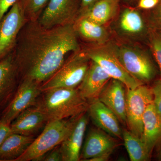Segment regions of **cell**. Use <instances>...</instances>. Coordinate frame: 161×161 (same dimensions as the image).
Segmentation results:
<instances>
[{
    "instance_id": "cell-15",
    "label": "cell",
    "mask_w": 161,
    "mask_h": 161,
    "mask_svg": "<svg viewBox=\"0 0 161 161\" xmlns=\"http://www.w3.org/2000/svg\"><path fill=\"white\" fill-rule=\"evenodd\" d=\"M86 112L78 116L69 134L60 145L63 161L80 160L83 139L88 122Z\"/></svg>"
},
{
    "instance_id": "cell-19",
    "label": "cell",
    "mask_w": 161,
    "mask_h": 161,
    "mask_svg": "<svg viewBox=\"0 0 161 161\" xmlns=\"http://www.w3.org/2000/svg\"><path fill=\"white\" fill-rule=\"evenodd\" d=\"M48 119L36 107H31L21 112L10 124L12 133L32 136L46 125Z\"/></svg>"
},
{
    "instance_id": "cell-8",
    "label": "cell",
    "mask_w": 161,
    "mask_h": 161,
    "mask_svg": "<svg viewBox=\"0 0 161 161\" xmlns=\"http://www.w3.org/2000/svg\"><path fill=\"white\" fill-rule=\"evenodd\" d=\"M153 102L152 88L146 84L126 92V117L128 130L142 138L143 119L147 107Z\"/></svg>"
},
{
    "instance_id": "cell-21",
    "label": "cell",
    "mask_w": 161,
    "mask_h": 161,
    "mask_svg": "<svg viewBox=\"0 0 161 161\" xmlns=\"http://www.w3.org/2000/svg\"><path fill=\"white\" fill-rule=\"evenodd\" d=\"M121 3L122 0H98L80 14L78 17L86 18L100 25L108 26L118 14Z\"/></svg>"
},
{
    "instance_id": "cell-25",
    "label": "cell",
    "mask_w": 161,
    "mask_h": 161,
    "mask_svg": "<svg viewBox=\"0 0 161 161\" xmlns=\"http://www.w3.org/2000/svg\"><path fill=\"white\" fill-rule=\"evenodd\" d=\"M148 46L158 67L161 80V32L150 30Z\"/></svg>"
},
{
    "instance_id": "cell-16",
    "label": "cell",
    "mask_w": 161,
    "mask_h": 161,
    "mask_svg": "<svg viewBox=\"0 0 161 161\" xmlns=\"http://www.w3.org/2000/svg\"><path fill=\"white\" fill-rule=\"evenodd\" d=\"M112 78L98 64L91 60L88 69L77 88L88 102L98 99L99 95Z\"/></svg>"
},
{
    "instance_id": "cell-9",
    "label": "cell",
    "mask_w": 161,
    "mask_h": 161,
    "mask_svg": "<svg viewBox=\"0 0 161 161\" xmlns=\"http://www.w3.org/2000/svg\"><path fill=\"white\" fill-rule=\"evenodd\" d=\"M81 0H49L37 21L46 28L73 24L80 13Z\"/></svg>"
},
{
    "instance_id": "cell-6",
    "label": "cell",
    "mask_w": 161,
    "mask_h": 161,
    "mask_svg": "<svg viewBox=\"0 0 161 161\" xmlns=\"http://www.w3.org/2000/svg\"><path fill=\"white\" fill-rule=\"evenodd\" d=\"M81 48L91 60L98 64L112 78L120 81L128 89H134L142 85L126 71L119 60L113 40L99 45L81 44Z\"/></svg>"
},
{
    "instance_id": "cell-17",
    "label": "cell",
    "mask_w": 161,
    "mask_h": 161,
    "mask_svg": "<svg viewBox=\"0 0 161 161\" xmlns=\"http://www.w3.org/2000/svg\"><path fill=\"white\" fill-rule=\"evenodd\" d=\"M73 26L79 40L85 45H102L112 40L108 26L100 25L86 18L78 17Z\"/></svg>"
},
{
    "instance_id": "cell-18",
    "label": "cell",
    "mask_w": 161,
    "mask_h": 161,
    "mask_svg": "<svg viewBox=\"0 0 161 161\" xmlns=\"http://www.w3.org/2000/svg\"><path fill=\"white\" fill-rule=\"evenodd\" d=\"M19 78L12 52L0 60V108L10 102L17 89Z\"/></svg>"
},
{
    "instance_id": "cell-24",
    "label": "cell",
    "mask_w": 161,
    "mask_h": 161,
    "mask_svg": "<svg viewBox=\"0 0 161 161\" xmlns=\"http://www.w3.org/2000/svg\"><path fill=\"white\" fill-rule=\"evenodd\" d=\"M26 19L36 21L49 0H19Z\"/></svg>"
},
{
    "instance_id": "cell-34",
    "label": "cell",
    "mask_w": 161,
    "mask_h": 161,
    "mask_svg": "<svg viewBox=\"0 0 161 161\" xmlns=\"http://www.w3.org/2000/svg\"><path fill=\"white\" fill-rule=\"evenodd\" d=\"M138 0H122V3L130 5V6H136Z\"/></svg>"
},
{
    "instance_id": "cell-29",
    "label": "cell",
    "mask_w": 161,
    "mask_h": 161,
    "mask_svg": "<svg viewBox=\"0 0 161 161\" xmlns=\"http://www.w3.org/2000/svg\"><path fill=\"white\" fill-rule=\"evenodd\" d=\"M12 133L10 124L0 120V147Z\"/></svg>"
},
{
    "instance_id": "cell-30",
    "label": "cell",
    "mask_w": 161,
    "mask_h": 161,
    "mask_svg": "<svg viewBox=\"0 0 161 161\" xmlns=\"http://www.w3.org/2000/svg\"><path fill=\"white\" fill-rule=\"evenodd\" d=\"M18 0H0V22Z\"/></svg>"
},
{
    "instance_id": "cell-27",
    "label": "cell",
    "mask_w": 161,
    "mask_h": 161,
    "mask_svg": "<svg viewBox=\"0 0 161 161\" xmlns=\"http://www.w3.org/2000/svg\"><path fill=\"white\" fill-rule=\"evenodd\" d=\"M153 94V103L157 112L161 116V80L159 78L153 81L151 87Z\"/></svg>"
},
{
    "instance_id": "cell-4",
    "label": "cell",
    "mask_w": 161,
    "mask_h": 161,
    "mask_svg": "<svg viewBox=\"0 0 161 161\" xmlns=\"http://www.w3.org/2000/svg\"><path fill=\"white\" fill-rule=\"evenodd\" d=\"M108 27L116 42L148 45L150 30L143 10L136 6L121 3L118 14Z\"/></svg>"
},
{
    "instance_id": "cell-3",
    "label": "cell",
    "mask_w": 161,
    "mask_h": 161,
    "mask_svg": "<svg viewBox=\"0 0 161 161\" xmlns=\"http://www.w3.org/2000/svg\"><path fill=\"white\" fill-rule=\"evenodd\" d=\"M113 41L119 60L132 77L146 85L156 80L159 72L149 47Z\"/></svg>"
},
{
    "instance_id": "cell-26",
    "label": "cell",
    "mask_w": 161,
    "mask_h": 161,
    "mask_svg": "<svg viewBox=\"0 0 161 161\" xmlns=\"http://www.w3.org/2000/svg\"><path fill=\"white\" fill-rule=\"evenodd\" d=\"M143 12L150 30L161 32V0L153 9Z\"/></svg>"
},
{
    "instance_id": "cell-11",
    "label": "cell",
    "mask_w": 161,
    "mask_h": 161,
    "mask_svg": "<svg viewBox=\"0 0 161 161\" xmlns=\"http://www.w3.org/2000/svg\"><path fill=\"white\" fill-rule=\"evenodd\" d=\"M40 86L33 80L23 79L13 97L3 111L0 120L10 124L21 112L34 106L42 93Z\"/></svg>"
},
{
    "instance_id": "cell-31",
    "label": "cell",
    "mask_w": 161,
    "mask_h": 161,
    "mask_svg": "<svg viewBox=\"0 0 161 161\" xmlns=\"http://www.w3.org/2000/svg\"><path fill=\"white\" fill-rule=\"evenodd\" d=\"M159 0H138L136 6L143 10H149L156 6Z\"/></svg>"
},
{
    "instance_id": "cell-28",
    "label": "cell",
    "mask_w": 161,
    "mask_h": 161,
    "mask_svg": "<svg viewBox=\"0 0 161 161\" xmlns=\"http://www.w3.org/2000/svg\"><path fill=\"white\" fill-rule=\"evenodd\" d=\"M50 152L47 153L46 156H43L41 158L42 160L46 161H62V157L60 152V145L55 147L50 150Z\"/></svg>"
},
{
    "instance_id": "cell-10",
    "label": "cell",
    "mask_w": 161,
    "mask_h": 161,
    "mask_svg": "<svg viewBox=\"0 0 161 161\" xmlns=\"http://www.w3.org/2000/svg\"><path fill=\"white\" fill-rule=\"evenodd\" d=\"M27 21L18 0L0 22V60L13 51L19 34Z\"/></svg>"
},
{
    "instance_id": "cell-23",
    "label": "cell",
    "mask_w": 161,
    "mask_h": 161,
    "mask_svg": "<svg viewBox=\"0 0 161 161\" xmlns=\"http://www.w3.org/2000/svg\"><path fill=\"white\" fill-rule=\"evenodd\" d=\"M122 140L130 161H147L150 159L151 155L140 137L130 130L123 129Z\"/></svg>"
},
{
    "instance_id": "cell-35",
    "label": "cell",
    "mask_w": 161,
    "mask_h": 161,
    "mask_svg": "<svg viewBox=\"0 0 161 161\" xmlns=\"http://www.w3.org/2000/svg\"><path fill=\"white\" fill-rule=\"evenodd\" d=\"M159 146V148L158 151L157 153V159L158 161H161V143L158 145Z\"/></svg>"
},
{
    "instance_id": "cell-32",
    "label": "cell",
    "mask_w": 161,
    "mask_h": 161,
    "mask_svg": "<svg viewBox=\"0 0 161 161\" xmlns=\"http://www.w3.org/2000/svg\"><path fill=\"white\" fill-rule=\"evenodd\" d=\"M98 1V0H81V5L79 15L89 9Z\"/></svg>"
},
{
    "instance_id": "cell-22",
    "label": "cell",
    "mask_w": 161,
    "mask_h": 161,
    "mask_svg": "<svg viewBox=\"0 0 161 161\" xmlns=\"http://www.w3.org/2000/svg\"><path fill=\"white\" fill-rule=\"evenodd\" d=\"M35 139L12 133L0 147V161H15L25 152Z\"/></svg>"
},
{
    "instance_id": "cell-7",
    "label": "cell",
    "mask_w": 161,
    "mask_h": 161,
    "mask_svg": "<svg viewBox=\"0 0 161 161\" xmlns=\"http://www.w3.org/2000/svg\"><path fill=\"white\" fill-rule=\"evenodd\" d=\"M91 60L82 48L72 53L60 69L44 83L40 85L41 92L58 88H77L83 80Z\"/></svg>"
},
{
    "instance_id": "cell-13",
    "label": "cell",
    "mask_w": 161,
    "mask_h": 161,
    "mask_svg": "<svg viewBox=\"0 0 161 161\" xmlns=\"http://www.w3.org/2000/svg\"><path fill=\"white\" fill-rule=\"evenodd\" d=\"M126 88L122 82L112 78L98 98L115 114L119 122L124 126H126Z\"/></svg>"
},
{
    "instance_id": "cell-14",
    "label": "cell",
    "mask_w": 161,
    "mask_h": 161,
    "mask_svg": "<svg viewBox=\"0 0 161 161\" xmlns=\"http://www.w3.org/2000/svg\"><path fill=\"white\" fill-rule=\"evenodd\" d=\"M119 145L118 139L99 128L92 129L87 135L80 158L83 161H88L105 153L114 151Z\"/></svg>"
},
{
    "instance_id": "cell-2",
    "label": "cell",
    "mask_w": 161,
    "mask_h": 161,
    "mask_svg": "<svg viewBox=\"0 0 161 161\" xmlns=\"http://www.w3.org/2000/svg\"><path fill=\"white\" fill-rule=\"evenodd\" d=\"M42 93L34 106L45 114L48 122L75 117L87 111L88 102L77 88H58Z\"/></svg>"
},
{
    "instance_id": "cell-20",
    "label": "cell",
    "mask_w": 161,
    "mask_h": 161,
    "mask_svg": "<svg viewBox=\"0 0 161 161\" xmlns=\"http://www.w3.org/2000/svg\"><path fill=\"white\" fill-rule=\"evenodd\" d=\"M142 139L151 155L153 149L161 142V116L153 103L144 113Z\"/></svg>"
},
{
    "instance_id": "cell-1",
    "label": "cell",
    "mask_w": 161,
    "mask_h": 161,
    "mask_svg": "<svg viewBox=\"0 0 161 161\" xmlns=\"http://www.w3.org/2000/svg\"><path fill=\"white\" fill-rule=\"evenodd\" d=\"M81 49L73 24L43 27L26 21L12 53L19 77L42 84L64 63L69 53Z\"/></svg>"
},
{
    "instance_id": "cell-33",
    "label": "cell",
    "mask_w": 161,
    "mask_h": 161,
    "mask_svg": "<svg viewBox=\"0 0 161 161\" xmlns=\"http://www.w3.org/2000/svg\"><path fill=\"white\" fill-rule=\"evenodd\" d=\"M113 151H108L88 160V161H107L109 159Z\"/></svg>"
},
{
    "instance_id": "cell-5",
    "label": "cell",
    "mask_w": 161,
    "mask_h": 161,
    "mask_svg": "<svg viewBox=\"0 0 161 161\" xmlns=\"http://www.w3.org/2000/svg\"><path fill=\"white\" fill-rule=\"evenodd\" d=\"M79 115L47 122L41 134L35 139L25 152L15 161L41 160L43 156L60 145L66 138Z\"/></svg>"
},
{
    "instance_id": "cell-12",
    "label": "cell",
    "mask_w": 161,
    "mask_h": 161,
    "mask_svg": "<svg viewBox=\"0 0 161 161\" xmlns=\"http://www.w3.org/2000/svg\"><path fill=\"white\" fill-rule=\"evenodd\" d=\"M88 103L87 112L97 128L115 138L122 140L123 129L115 114L98 99Z\"/></svg>"
}]
</instances>
